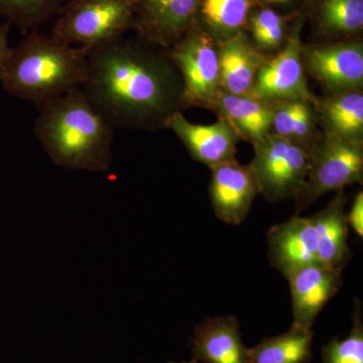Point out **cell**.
Here are the masks:
<instances>
[{
  "instance_id": "cell-24",
  "label": "cell",
  "mask_w": 363,
  "mask_h": 363,
  "mask_svg": "<svg viewBox=\"0 0 363 363\" xmlns=\"http://www.w3.org/2000/svg\"><path fill=\"white\" fill-rule=\"evenodd\" d=\"M321 355L323 363H363V322L358 301L350 335L343 340L332 339L322 347Z\"/></svg>"
},
{
  "instance_id": "cell-27",
  "label": "cell",
  "mask_w": 363,
  "mask_h": 363,
  "mask_svg": "<svg viewBox=\"0 0 363 363\" xmlns=\"http://www.w3.org/2000/svg\"><path fill=\"white\" fill-rule=\"evenodd\" d=\"M348 225L355 231V233L362 238L363 236V194L358 193L353 201L350 214L346 215Z\"/></svg>"
},
{
  "instance_id": "cell-7",
  "label": "cell",
  "mask_w": 363,
  "mask_h": 363,
  "mask_svg": "<svg viewBox=\"0 0 363 363\" xmlns=\"http://www.w3.org/2000/svg\"><path fill=\"white\" fill-rule=\"evenodd\" d=\"M171 59L183 76L182 101L196 105H212L220 92L218 50L213 42L194 33L178 43Z\"/></svg>"
},
{
  "instance_id": "cell-29",
  "label": "cell",
  "mask_w": 363,
  "mask_h": 363,
  "mask_svg": "<svg viewBox=\"0 0 363 363\" xmlns=\"http://www.w3.org/2000/svg\"><path fill=\"white\" fill-rule=\"evenodd\" d=\"M269 2H274V4H286V2L291 1V0H266Z\"/></svg>"
},
{
  "instance_id": "cell-26",
  "label": "cell",
  "mask_w": 363,
  "mask_h": 363,
  "mask_svg": "<svg viewBox=\"0 0 363 363\" xmlns=\"http://www.w3.org/2000/svg\"><path fill=\"white\" fill-rule=\"evenodd\" d=\"M250 26L253 39L260 49L272 50L283 43L285 23L272 9H262L252 16Z\"/></svg>"
},
{
  "instance_id": "cell-6",
  "label": "cell",
  "mask_w": 363,
  "mask_h": 363,
  "mask_svg": "<svg viewBox=\"0 0 363 363\" xmlns=\"http://www.w3.org/2000/svg\"><path fill=\"white\" fill-rule=\"evenodd\" d=\"M362 140L327 133L326 138L310 150L307 180L295 199L296 207L298 211L304 210L326 193L362 183Z\"/></svg>"
},
{
  "instance_id": "cell-17",
  "label": "cell",
  "mask_w": 363,
  "mask_h": 363,
  "mask_svg": "<svg viewBox=\"0 0 363 363\" xmlns=\"http://www.w3.org/2000/svg\"><path fill=\"white\" fill-rule=\"evenodd\" d=\"M238 136L255 143L271 133L277 104L220 90L212 104Z\"/></svg>"
},
{
  "instance_id": "cell-30",
  "label": "cell",
  "mask_w": 363,
  "mask_h": 363,
  "mask_svg": "<svg viewBox=\"0 0 363 363\" xmlns=\"http://www.w3.org/2000/svg\"><path fill=\"white\" fill-rule=\"evenodd\" d=\"M167 363H200L199 362H197V360L192 359L191 362H167Z\"/></svg>"
},
{
  "instance_id": "cell-28",
  "label": "cell",
  "mask_w": 363,
  "mask_h": 363,
  "mask_svg": "<svg viewBox=\"0 0 363 363\" xmlns=\"http://www.w3.org/2000/svg\"><path fill=\"white\" fill-rule=\"evenodd\" d=\"M9 28H11V23L9 21L4 25H0V80L4 77L7 63H9L11 52H13V49H11L7 44Z\"/></svg>"
},
{
  "instance_id": "cell-23",
  "label": "cell",
  "mask_w": 363,
  "mask_h": 363,
  "mask_svg": "<svg viewBox=\"0 0 363 363\" xmlns=\"http://www.w3.org/2000/svg\"><path fill=\"white\" fill-rule=\"evenodd\" d=\"M61 2L62 0H0V16L25 33L58 13Z\"/></svg>"
},
{
  "instance_id": "cell-14",
  "label": "cell",
  "mask_w": 363,
  "mask_h": 363,
  "mask_svg": "<svg viewBox=\"0 0 363 363\" xmlns=\"http://www.w3.org/2000/svg\"><path fill=\"white\" fill-rule=\"evenodd\" d=\"M192 354L203 363H250L238 318H205L195 327Z\"/></svg>"
},
{
  "instance_id": "cell-21",
  "label": "cell",
  "mask_w": 363,
  "mask_h": 363,
  "mask_svg": "<svg viewBox=\"0 0 363 363\" xmlns=\"http://www.w3.org/2000/svg\"><path fill=\"white\" fill-rule=\"evenodd\" d=\"M274 109L272 130L274 135L305 145L313 128V112L310 102L291 100L279 102Z\"/></svg>"
},
{
  "instance_id": "cell-3",
  "label": "cell",
  "mask_w": 363,
  "mask_h": 363,
  "mask_svg": "<svg viewBox=\"0 0 363 363\" xmlns=\"http://www.w3.org/2000/svg\"><path fill=\"white\" fill-rule=\"evenodd\" d=\"M87 56L83 48L33 32L13 49L0 81L9 94L40 107L83 85Z\"/></svg>"
},
{
  "instance_id": "cell-12",
  "label": "cell",
  "mask_w": 363,
  "mask_h": 363,
  "mask_svg": "<svg viewBox=\"0 0 363 363\" xmlns=\"http://www.w3.org/2000/svg\"><path fill=\"white\" fill-rule=\"evenodd\" d=\"M310 72L336 93L355 90L363 83V49L358 43L312 45L304 50Z\"/></svg>"
},
{
  "instance_id": "cell-13",
  "label": "cell",
  "mask_w": 363,
  "mask_h": 363,
  "mask_svg": "<svg viewBox=\"0 0 363 363\" xmlns=\"http://www.w3.org/2000/svg\"><path fill=\"white\" fill-rule=\"evenodd\" d=\"M269 259L284 277L298 267L318 262V238L310 217H292L267 233Z\"/></svg>"
},
{
  "instance_id": "cell-15",
  "label": "cell",
  "mask_w": 363,
  "mask_h": 363,
  "mask_svg": "<svg viewBox=\"0 0 363 363\" xmlns=\"http://www.w3.org/2000/svg\"><path fill=\"white\" fill-rule=\"evenodd\" d=\"M328 206L310 217L318 238V262L343 272L352 257L348 247V225L343 190Z\"/></svg>"
},
{
  "instance_id": "cell-16",
  "label": "cell",
  "mask_w": 363,
  "mask_h": 363,
  "mask_svg": "<svg viewBox=\"0 0 363 363\" xmlns=\"http://www.w3.org/2000/svg\"><path fill=\"white\" fill-rule=\"evenodd\" d=\"M221 90L250 96L257 72L266 61L242 33L224 40L218 49Z\"/></svg>"
},
{
  "instance_id": "cell-25",
  "label": "cell",
  "mask_w": 363,
  "mask_h": 363,
  "mask_svg": "<svg viewBox=\"0 0 363 363\" xmlns=\"http://www.w3.org/2000/svg\"><path fill=\"white\" fill-rule=\"evenodd\" d=\"M322 21L335 32H357L363 26V0H323Z\"/></svg>"
},
{
  "instance_id": "cell-18",
  "label": "cell",
  "mask_w": 363,
  "mask_h": 363,
  "mask_svg": "<svg viewBox=\"0 0 363 363\" xmlns=\"http://www.w3.org/2000/svg\"><path fill=\"white\" fill-rule=\"evenodd\" d=\"M201 0H138L136 13L157 40L179 37L190 25Z\"/></svg>"
},
{
  "instance_id": "cell-31",
  "label": "cell",
  "mask_w": 363,
  "mask_h": 363,
  "mask_svg": "<svg viewBox=\"0 0 363 363\" xmlns=\"http://www.w3.org/2000/svg\"><path fill=\"white\" fill-rule=\"evenodd\" d=\"M70 1H80V0H70Z\"/></svg>"
},
{
  "instance_id": "cell-22",
  "label": "cell",
  "mask_w": 363,
  "mask_h": 363,
  "mask_svg": "<svg viewBox=\"0 0 363 363\" xmlns=\"http://www.w3.org/2000/svg\"><path fill=\"white\" fill-rule=\"evenodd\" d=\"M252 4L253 0H202L201 13L215 32L228 39L240 33Z\"/></svg>"
},
{
  "instance_id": "cell-20",
  "label": "cell",
  "mask_w": 363,
  "mask_h": 363,
  "mask_svg": "<svg viewBox=\"0 0 363 363\" xmlns=\"http://www.w3.org/2000/svg\"><path fill=\"white\" fill-rule=\"evenodd\" d=\"M322 117L327 133L362 140L363 95L357 90L336 93L321 105Z\"/></svg>"
},
{
  "instance_id": "cell-2",
  "label": "cell",
  "mask_w": 363,
  "mask_h": 363,
  "mask_svg": "<svg viewBox=\"0 0 363 363\" xmlns=\"http://www.w3.org/2000/svg\"><path fill=\"white\" fill-rule=\"evenodd\" d=\"M33 130L57 166L91 172L111 168L116 130L90 104L82 86L40 106Z\"/></svg>"
},
{
  "instance_id": "cell-8",
  "label": "cell",
  "mask_w": 363,
  "mask_h": 363,
  "mask_svg": "<svg viewBox=\"0 0 363 363\" xmlns=\"http://www.w3.org/2000/svg\"><path fill=\"white\" fill-rule=\"evenodd\" d=\"M300 32L298 26L286 47L276 57L264 62L250 96L272 104L291 100H306L310 104L315 101L308 89L303 68Z\"/></svg>"
},
{
  "instance_id": "cell-11",
  "label": "cell",
  "mask_w": 363,
  "mask_h": 363,
  "mask_svg": "<svg viewBox=\"0 0 363 363\" xmlns=\"http://www.w3.org/2000/svg\"><path fill=\"white\" fill-rule=\"evenodd\" d=\"M164 128H171L191 156L210 169L235 160L236 143L240 136L223 118L209 125L194 124L180 111H176L167 119Z\"/></svg>"
},
{
  "instance_id": "cell-5",
  "label": "cell",
  "mask_w": 363,
  "mask_h": 363,
  "mask_svg": "<svg viewBox=\"0 0 363 363\" xmlns=\"http://www.w3.org/2000/svg\"><path fill=\"white\" fill-rule=\"evenodd\" d=\"M253 147L250 168L259 194L269 202L296 199L307 180L310 150L274 133L253 143Z\"/></svg>"
},
{
  "instance_id": "cell-10",
  "label": "cell",
  "mask_w": 363,
  "mask_h": 363,
  "mask_svg": "<svg viewBox=\"0 0 363 363\" xmlns=\"http://www.w3.org/2000/svg\"><path fill=\"white\" fill-rule=\"evenodd\" d=\"M210 198L217 218L238 225L247 218L255 197L259 194L250 166L233 161L211 168Z\"/></svg>"
},
{
  "instance_id": "cell-19",
  "label": "cell",
  "mask_w": 363,
  "mask_h": 363,
  "mask_svg": "<svg viewBox=\"0 0 363 363\" xmlns=\"http://www.w3.org/2000/svg\"><path fill=\"white\" fill-rule=\"evenodd\" d=\"M314 333L298 327L248 348L250 363H309Z\"/></svg>"
},
{
  "instance_id": "cell-9",
  "label": "cell",
  "mask_w": 363,
  "mask_h": 363,
  "mask_svg": "<svg viewBox=\"0 0 363 363\" xmlns=\"http://www.w3.org/2000/svg\"><path fill=\"white\" fill-rule=\"evenodd\" d=\"M286 279L292 296L293 326L312 330L318 315L342 286V272L314 262L298 267Z\"/></svg>"
},
{
  "instance_id": "cell-1",
  "label": "cell",
  "mask_w": 363,
  "mask_h": 363,
  "mask_svg": "<svg viewBox=\"0 0 363 363\" xmlns=\"http://www.w3.org/2000/svg\"><path fill=\"white\" fill-rule=\"evenodd\" d=\"M82 88L114 130L164 126L182 96L164 60L121 38L88 52Z\"/></svg>"
},
{
  "instance_id": "cell-4",
  "label": "cell",
  "mask_w": 363,
  "mask_h": 363,
  "mask_svg": "<svg viewBox=\"0 0 363 363\" xmlns=\"http://www.w3.org/2000/svg\"><path fill=\"white\" fill-rule=\"evenodd\" d=\"M138 0L70 1L52 28V37L88 52L121 39L135 23Z\"/></svg>"
}]
</instances>
